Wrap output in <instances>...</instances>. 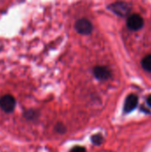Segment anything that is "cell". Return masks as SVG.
<instances>
[{"mask_svg":"<svg viewBox=\"0 0 151 152\" xmlns=\"http://www.w3.org/2000/svg\"><path fill=\"white\" fill-rule=\"evenodd\" d=\"M69 152H86V150L85 148L81 146H75L69 151Z\"/></svg>","mask_w":151,"mask_h":152,"instance_id":"9c48e42d","label":"cell"},{"mask_svg":"<svg viewBox=\"0 0 151 152\" xmlns=\"http://www.w3.org/2000/svg\"><path fill=\"white\" fill-rule=\"evenodd\" d=\"M55 129H56L57 133H61V134H63L66 131V128H65V126L62 124H57Z\"/></svg>","mask_w":151,"mask_h":152,"instance_id":"30bf717a","label":"cell"},{"mask_svg":"<svg viewBox=\"0 0 151 152\" xmlns=\"http://www.w3.org/2000/svg\"><path fill=\"white\" fill-rule=\"evenodd\" d=\"M75 28L77 31L82 35H88L93 31L92 23L86 19H80L76 22Z\"/></svg>","mask_w":151,"mask_h":152,"instance_id":"3957f363","label":"cell"},{"mask_svg":"<svg viewBox=\"0 0 151 152\" xmlns=\"http://www.w3.org/2000/svg\"><path fill=\"white\" fill-rule=\"evenodd\" d=\"M143 19L140 14L134 13L128 17L127 19V27L133 31L139 30L143 26Z\"/></svg>","mask_w":151,"mask_h":152,"instance_id":"7a4b0ae2","label":"cell"},{"mask_svg":"<svg viewBox=\"0 0 151 152\" xmlns=\"http://www.w3.org/2000/svg\"><path fill=\"white\" fill-rule=\"evenodd\" d=\"M91 139H92V142L95 145H101L103 142V137L100 134L93 135Z\"/></svg>","mask_w":151,"mask_h":152,"instance_id":"ba28073f","label":"cell"},{"mask_svg":"<svg viewBox=\"0 0 151 152\" xmlns=\"http://www.w3.org/2000/svg\"><path fill=\"white\" fill-rule=\"evenodd\" d=\"M110 9L119 16H125L131 11L130 5L126 3H124V2H118V3L113 4L110 6Z\"/></svg>","mask_w":151,"mask_h":152,"instance_id":"277c9868","label":"cell"},{"mask_svg":"<svg viewBox=\"0 0 151 152\" xmlns=\"http://www.w3.org/2000/svg\"><path fill=\"white\" fill-rule=\"evenodd\" d=\"M93 74L99 80H107L110 77V70L104 66H96L93 69Z\"/></svg>","mask_w":151,"mask_h":152,"instance_id":"8992f818","label":"cell"},{"mask_svg":"<svg viewBox=\"0 0 151 152\" xmlns=\"http://www.w3.org/2000/svg\"><path fill=\"white\" fill-rule=\"evenodd\" d=\"M142 65L143 67V69L148 71V72H151V54L147 55L142 61Z\"/></svg>","mask_w":151,"mask_h":152,"instance_id":"52a82bcc","label":"cell"},{"mask_svg":"<svg viewBox=\"0 0 151 152\" xmlns=\"http://www.w3.org/2000/svg\"><path fill=\"white\" fill-rule=\"evenodd\" d=\"M147 104H148L150 107H151V94L147 98Z\"/></svg>","mask_w":151,"mask_h":152,"instance_id":"8fae6325","label":"cell"},{"mask_svg":"<svg viewBox=\"0 0 151 152\" xmlns=\"http://www.w3.org/2000/svg\"><path fill=\"white\" fill-rule=\"evenodd\" d=\"M138 96L136 94H129L125 101V104H124V111L125 113H130L133 110H134L136 109V107L138 106Z\"/></svg>","mask_w":151,"mask_h":152,"instance_id":"5b68a950","label":"cell"},{"mask_svg":"<svg viewBox=\"0 0 151 152\" xmlns=\"http://www.w3.org/2000/svg\"><path fill=\"white\" fill-rule=\"evenodd\" d=\"M15 99L11 94H5L0 98V108L6 113H11L15 108Z\"/></svg>","mask_w":151,"mask_h":152,"instance_id":"6da1fadb","label":"cell"}]
</instances>
